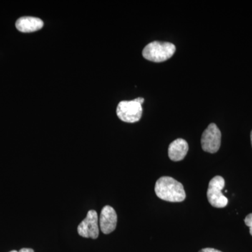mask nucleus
I'll use <instances>...</instances> for the list:
<instances>
[{"label":"nucleus","mask_w":252,"mask_h":252,"mask_svg":"<svg viewBox=\"0 0 252 252\" xmlns=\"http://www.w3.org/2000/svg\"><path fill=\"white\" fill-rule=\"evenodd\" d=\"M18 252H34L32 249L30 248H23L20 250Z\"/></svg>","instance_id":"nucleus-12"},{"label":"nucleus","mask_w":252,"mask_h":252,"mask_svg":"<svg viewBox=\"0 0 252 252\" xmlns=\"http://www.w3.org/2000/svg\"><path fill=\"white\" fill-rule=\"evenodd\" d=\"M9 252H18V251H16V250H12V251Z\"/></svg>","instance_id":"nucleus-15"},{"label":"nucleus","mask_w":252,"mask_h":252,"mask_svg":"<svg viewBox=\"0 0 252 252\" xmlns=\"http://www.w3.org/2000/svg\"><path fill=\"white\" fill-rule=\"evenodd\" d=\"M44 26V22L40 18L25 16L18 18L16 27L21 32L30 33L39 31Z\"/></svg>","instance_id":"nucleus-9"},{"label":"nucleus","mask_w":252,"mask_h":252,"mask_svg":"<svg viewBox=\"0 0 252 252\" xmlns=\"http://www.w3.org/2000/svg\"><path fill=\"white\" fill-rule=\"evenodd\" d=\"M77 231L83 238L97 239L99 235V218L97 212H88L85 220L78 225Z\"/></svg>","instance_id":"nucleus-6"},{"label":"nucleus","mask_w":252,"mask_h":252,"mask_svg":"<svg viewBox=\"0 0 252 252\" xmlns=\"http://www.w3.org/2000/svg\"><path fill=\"white\" fill-rule=\"evenodd\" d=\"M117 225V215L112 207L106 205L101 211L99 225L104 234H109L116 229Z\"/></svg>","instance_id":"nucleus-7"},{"label":"nucleus","mask_w":252,"mask_h":252,"mask_svg":"<svg viewBox=\"0 0 252 252\" xmlns=\"http://www.w3.org/2000/svg\"><path fill=\"white\" fill-rule=\"evenodd\" d=\"M134 100L141 104H143V102H144V99L143 97H137V98L134 99Z\"/></svg>","instance_id":"nucleus-13"},{"label":"nucleus","mask_w":252,"mask_h":252,"mask_svg":"<svg viewBox=\"0 0 252 252\" xmlns=\"http://www.w3.org/2000/svg\"><path fill=\"white\" fill-rule=\"evenodd\" d=\"M175 51V46L172 43L155 41L149 43L144 48L142 56L152 62L161 63L170 59Z\"/></svg>","instance_id":"nucleus-2"},{"label":"nucleus","mask_w":252,"mask_h":252,"mask_svg":"<svg viewBox=\"0 0 252 252\" xmlns=\"http://www.w3.org/2000/svg\"><path fill=\"white\" fill-rule=\"evenodd\" d=\"M118 117L126 123H135L139 122L142 118V104L135 100L122 101L118 104L117 108Z\"/></svg>","instance_id":"nucleus-4"},{"label":"nucleus","mask_w":252,"mask_h":252,"mask_svg":"<svg viewBox=\"0 0 252 252\" xmlns=\"http://www.w3.org/2000/svg\"><path fill=\"white\" fill-rule=\"evenodd\" d=\"M189 144L184 139H177L169 146L168 156L172 161H180L187 156Z\"/></svg>","instance_id":"nucleus-8"},{"label":"nucleus","mask_w":252,"mask_h":252,"mask_svg":"<svg viewBox=\"0 0 252 252\" xmlns=\"http://www.w3.org/2000/svg\"><path fill=\"white\" fill-rule=\"evenodd\" d=\"M224 186V179L220 176H216L210 181L207 189V197L212 206L217 208H223L226 206L228 202V198L221 192Z\"/></svg>","instance_id":"nucleus-3"},{"label":"nucleus","mask_w":252,"mask_h":252,"mask_svg":"<svg viewBox=\"0 0 252 252\" xmlns=\"http://www.w3.org/2000/svg\"><path fill=\"white\" fill-rule=\"evenodd\" d=\"M155 192L159 198L172 203H180L186 198L184 186L170 177H162L157 180Z\"/></svg>","instance_id":"nucleus-1"},{"label":"nucleus","mask_w":252,"mask_h":252,"mask_svg":"<svg viewBox=\"0 0 252 252\" xmlns=\"http://www.w3.org/2000/svg\"><path fill=\"white\" fill-rule=\"evenodd\" d=\"M220 140L221 133L220 129L216 124H210L202 135V149L208 153H216L220 148Z\"/></svg>","instance_id":"nucleus-5"},{"label":"nucleus","mask_w":252,"mask_h":252,"mask_svg":"<svg viewBox=\"0 0 252 252\" xmlns=\"http://www.w3.org/2000/svg\"><path fill=\"white\" fill-rule=\"evenodd\" d=\"M245 224L250 227V234L252 235V213L248 215L245 220Z\"/></svg>","instance_id":"nucleus-10"},{"label":"nucleus","mask_w":252,"mask_h":252,"mask_svg":"<svg viewBox=\"0 0 252 252\" xmlns=\"http://www.w3.org/2000/svg\"><path fill=\"white\" fill-rule=\"evenodd\" d=\"M199 252H222L220 251V250H215V249L213 248H205L203 249V250H200Z\"/></svg>","instance_id":"nucleus-11"},{"label":"nucleus","mask_w":252,"mask_h":252,"mask_svg":"<svg viewBox=\"0 0 252 252\" xmlns=\"http://www.w3.org/2000/svg\"><path fill=\"white\" fill-rule=\"evenodd\" d=\"M251 143H252V130L251 132Z\"/></svg>","instance_id":"nucleus-14"}]
</instances>
